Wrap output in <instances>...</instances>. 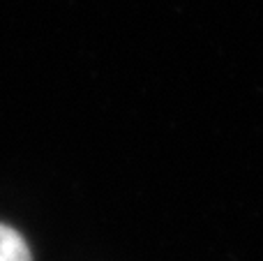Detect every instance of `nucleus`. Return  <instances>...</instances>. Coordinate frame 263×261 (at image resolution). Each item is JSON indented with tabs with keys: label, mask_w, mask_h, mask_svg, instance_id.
Here are the masks:
<instances>
[{
	"label": "nucleus",
	"mask_w": 263,
	"mask_h": 261,
	"mask_svg": "<svg viewBox=\"0 0 263 261\" xmlns=\"http://www.w3.org/2000/svg\"><path fill=\"white\" fill-rule=\"evenodd\" d=\"M0 261H32L26 238L3 222H0Z\"/></svg>",
	"instance_id": "1"
}]
</instances>
